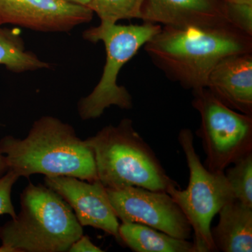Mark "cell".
<instances>
[{"label": "cell", "mask_w": 252, "mask_h": 252, "mask_svg": "<svg viewBox=\"0 0 252 252\" xmlns=\"http://www.w3.org/2000/svg\"><path fill=\"white\" fill-rule=\"evenodd\" d=\"M144 46L154 65L170 81L193 91L206 88L210 73L222 60L252 53V35L232 24L163 26Z\"/></svg>", "instance_id": "cell-1"}, {"label": "cell", "mask_w": 252, "mask_h": 252, "mask_svg": "<svg viewBox=\"0 0 252 252\" xmlns=\"http://www.w3.org/2000/svg\"><path fill=\"white\" fill-rule=\"evenodd\" d=\"M0 153L6 157L9 171L19 178L42 174L98 180L90 147L72 126L51 116L34 121L24 139L4 136L0 140Z\"/></svg>", "instance_id": "cell-2"}, {"label": "cell", "mask_w": 252, "mask_h": 252, "mask_svg": "<svg viewBox=\"0 0 252 252\" xmlns=\"http://www.w3.org/2000/svg\"><path fill=\"white\" fill-rule=\"evenodd\" d=\"M84 234L72 209L46 185L30 182L21 211L0 226V252H65Z\"/></svg>", "instance_id": "cell-3"}, {"label": "cell", "mask_w": 252, "mask_h": 252, "mask_svg": "<svg viewBox=\"0 0 252 252\" xmlns=\"http://www.w3.org/2000/svg\"><path fill=\"white\" fill-rule=\"evenodd\" d=\"M84 141L93 151L98 180L106 189L138 187L167 192L178 187L130 119L105 126Z\"/></svg>", "instance_id": "cell-4"}, {"label": "cell", "mask_w": 252, "mask_h": 252, "mask_svg": "<svg viewBox=\"0 0 252 252\" xmlns=\"http://www.w3.org/2000/svg\"><path fill=\"white\" fill-rule=\"evenodd\" d=\"M160 25L104 24L88 28L83 32L85 40L102 41L106 50V62L99 82L90 94L79 99L77 111L83 121L100 117L107 108L116 106L131 109L132 97L126 87L117 84L118 76L141 48L161 30Z\"/></svg>", "instance_id": "cell-5"}, {"label": "cell", "mask_w": 252, "mask_h": 252, "mask_svg": "<svg viewBox=\"0 0 252 252\" xmlns=\"http://www.w3.org/2000/svg\"><path fill=\"white\" fill-rule=\"evenodd\" d=\"M177 140L189 167V185L185 190H180L176 186L170 187L167 193L191 226L195 252H217L211 234L212 220L225 204L235 199L233 190L224 172L210 171L202 163L190 129L181 130Z\"/></svg>", "instance_id": "cell-6"}, {"label": "cell", "mask_w": 252, "mask_h": 252, "mask_svg": "<svg viewBox=\"0 0 252 252\" xmlns=\"http://www.w3.org/2000/svg\"><path fill=\"white\" fill-rule=\"evenodd\" d=\"M192 106L200 114L196 134L206 154L205 166L212 172L227 167L252 153V116L227 107L207 88L192 91Z\"/></svg>", "instance_id": "cell-7"}, {"label": "cell", "mask_w": 252, "mask_h": 252, "mask_svg": "<svg viewBox=\"0 0 252 252\" xmlns=\"http://www.w3.org/2000/svg\"><path fill=\"white\" fill-rule=\"evenodd\" d=\"M106 190L113 210L122 223L148 225L184 240L191 237L193 230L188 220L167 192L138 187Z\"/></svg>", "instance_id": "cell-8"}, {"label": "cell", "mask_w": 252, "mask_h": 252, "mask_svg": "<svg viewBox=\"0 0 252 252\" xmlns=\"http://www.w3.org/2000/svg\"><path fill=\"white\" fill-rule=\"evenodd\" d=\"M94 14L86 6L63 0H0V26L42 32H69L91 22Z\"/></svg>", "instance_id": "cell-9"}, {"label": "cell", "mask_w": 252, "mask_h": 252, "mask_svg": "<svg viewBox=\"0 0 252 252\" xmlns=\"http://www.w3.org/2000/svg\"><path fill=\"white\" fill-rule=\"evenodd\" d=\"M44 182L71 207L82 226L103 230L122 243L120 223L100 181L90 182L69 176H57L45 177Z\"/></svg>", "instance_id": "cell-10"}, {"label": "cell", "mask_w": 252, "mask_h": 252, "mask_svg": "<svg viewBox=\"0 0 252 252\" xmlns=\"http://www.w3.org/2000/svg\"><path fill=\"white\" fill-rule=\"evenodd\" d=\"M141 20L175 28L230 24L224 0H143Z\"/></svg>", "instance_id": "cell-11"}, {"label": "cell", "mask_w": 252, "mask_h": 252, "mask_svg": "<svg viewBox=\"0 0 252 252\" xmlns=\"http://www.w3.org/2000/svg\"><path fill=\"white\" fill-rule=\"evenodd\" d=\"M206 88L227 107L252 116V53L222 60L210 73Z\"/></svg>", "instance_id": "cell-12"}, {"label": "cell", "mask_w": 252, "mask_h": 252, "mask_svg": "<svg viewBox=\"0 0 252 252\" xmlns=\"http://www.w3.org/2000/svg\"><path fill=\"white\" fill-rule=\"evenodd\" d=\"M218 214V224L211 229L217 251L252 252V207L233 199Z\"/></svg>", "instance_id": "cell-13"}, {"label": "cell", "mask_w": 252, "mask_h": 252, "mask_svg": "<svg viewBox=\"0 0 252 252\" xmlns=\"http://www.w3.org/2000/svg\"><path fill=\"white\" fill-rule=\"evenodd\" d=\"M119 237L135 252H195L193 243L138 223H122Z\"/></svg>", "instance_id": "cell-14"}, {"label": "cell", "mask_w": 252, "mask_h": 252, "mask_svg": "<svg viewBox=\"0 0 252 252\" xmlns=\"http://www.w3.org/2000/svg\"><path fill=\"white\" fill-rule=\"evenodd\" d=\"M0 65L10 72L24 73L51 68L34 53L28 51L18 32L0 26Z\"/></svg>", "instance_id": "cell-15"}, {"label": "cell", "mask_w": 252, "mask_h": 252, "mask_svg": "<svg viewBox=\"0 0 252 252\" xmlns=\"http://www.w3.org/2000/svg\"><path fill=\"white\" fill-rule=\"evenodd\" d=\"M143 0H91L89 8L100 23L116 24L122 20L141 19Z\"/></svg>", "instance_id": "cell-16"}, {"label": "cell", "mask_w": 252, "mask_h": 252, "mask_svg": "<svg viewBox=\"0 0 252 252\" xmlns=\"http://www.w3.org/2000/svg\"><path fill=\"white\" fill-rule=\"evenodd\" d=\"M233 165L224 172L234 198L246 206L252 207V153Z\"/></svg>", "instance_id": "cell-17"}, {"label": "cell", "mask_w": 252, "mask_h": 252, "mask_svg": "<svg viewBox=\"0 0 252 252\" xmlns=\"http://www.w3.org/2000/svg\"><path fill=\"white\" fill-rule=\"evenodd\" d=\"M226 4L230 24L252 35V5Z\"/></svg>", "instance_id": "cell-18"}, {"label": "cell", "mask_w": 252, "mask_h": 252, "mask_svg": "<svg viewBox=\"0 0 252 252\" xmlns=\"http://www.w3.org/2000/svg\"><path fill=\"white\" fill-rule=\"evenodd\" d=\"M19 177L14 172L9 171L0 180V216L8 215L14 218L16 216L11 200L13 186Z\"/></svg>", "instance_id": "cell-19"}, {"label": "cell", "mask_w": 252, "mask_h": 252, "mask_svg": "<svg viewBox=\"0 0 252 252\" xmlns=\"http://www.w3.org/2000/svg\"><path fill=\"white\" fill-rule=\"evenodd\" d=\"M68 252H103L104 250L96 246L87 235H81L71 245Z\"/></svg>", "instance_id": "cell-20"}, {"label": "cell", "mask_w": 252, "mask_h": 252, "mask_svg": "<svg viewBox=\"0 0 252 252\" xmlns=\"http://www.w3.org/2000/svg\"><path fill=\"white\" fill-rule=\"evenodd\" d=\"M9 171V167L6 157L0 153V180Z\"/></svg>", "instance_id": "cell-21"}, {"label": "cell", "mask_w": 252, "mask_h": 252, "mask_svg": "<svg viewBox=\"0 0 252 252\" xmlns=\"http://www.w3.org/2000/svg\"><path fill=\"white\" fill-rule=\"evenodd\" d=\"M63 1L72 3V4L81 5V6H86L88 8H89L91 3V0H63Z\"/></svg>", "instance_id": "cell-22"}, {"label": "cell", "mask_w": 252, "mask_h": 252, "mask_svg": "<svg viewBox=\"0 0 252 252\" xmlns=\"http://www.w3.org/2000/svg\"><path fill=\"white\" fill-rule=\"evenodd\" d=\"M228 4H240L252 5V0H224Z\"/></svg>", "instance_id": "cell-23"}]
</instances>
